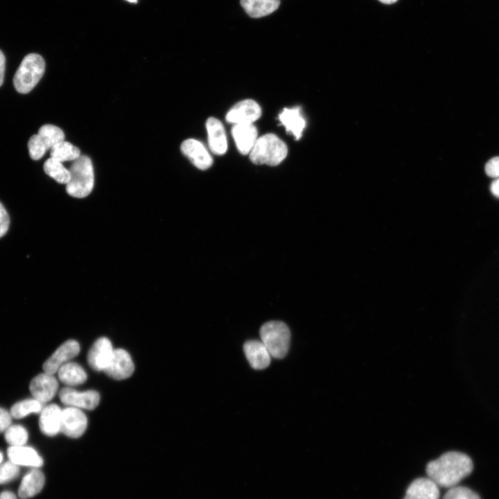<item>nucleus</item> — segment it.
<instances>
[{
    "label": "nucleus",
    "instance_id": "obj_1",
    "mask_svg": "<svg viewBox=\"0 0 499 499\" xmlns=\"http://www.w3.org/2000/svg\"><path fill=\"white\" fill-rule=\"evenodd\" d=\"M471 459L460 452L450 451L430 462L426 473L439 487L452 488L473 471Z\"/></svg>",
    "mask_w": 499,
    "mask_h": 499
},
{
    "label": "nucleus",
    "instance_id": "obj_2",
    "mask_svg": "<svg viewBox=\"0 0 499 499\" xmlns=\"http://www.w3.org/2000/svg\"><path fill=\"white\" fill-rule=\"evenodd\" d=\"M70 180L66 191L72 197L85 198L91 192L94 184V168L91 159L80 155L73 161L69 169Z\"/></svg>",
    "mask_w": 499,
    "mask_h": 499
},
{
    "label": "nucleus",
    "instance_id": "obj_3",
    "mask_svg": "<svg viewBox=\"0 0 499 499\" xmlns=\"http://www.w3.org/2000/svg\"><path fill=\"white\" fill-rule=\"evenodd\" d=\"M288 148L277 135L270 133L257 139L250 152V159L255 164L277 166L286 157Z\"/></svg>",
    "mask_w": 499,
    "mask_h": 499
},
{
    "label": "nucleus",
    "instance_id": "obj_4",
    "mask_svg": "<svg viewBox=\"0 0 499 499\" xmlns=\"http://www.w3.org/2000/svg\"><path fill=\"white\" fill-rule=\"evenodd\" d=\"M45 71V62L37 53H29L22 60L14 78L15 89L21 94L30 92L37 84Z\"/></svg>",
    "mask_w": 499,
    "mask_h": 499
},
{
    "label": "nucleus",
    "instance_id": "obj_5",
    "mask_svg": "<svg viewBox=\"0 0 499 499\" xmlns=\"http://www.w3.org/2000/svg\"><path fill=\"white\" fill-rule=\"evenodd\" d=\"M261 341L265 346L272 357L281 359L288 351L290 331L283 322L270 321L260 329Z\"/></svg>",
    "mask_w": 499,
    "mask_h": 499
},
{
    "label": "nucleus",
    "instance_id": "obj_6",
    "mask_svg": "<svg viewBox=\"0 0 499 499\" xmlns=\"http://www.w3.org/2000/svg\"><path fill=\"white\" fill-rule=\"evenodd\" d=\"M87 426V419L79 408L68 406L62 410L60 432L71 438L83 435Z\"/></svg>",
    "mask_w": 499,
    "mask_h": 499
},
{
    "label": "nucleus",
    "instance_id": "obj_7",
    "mask_svg": "<svg viewBox=\"0 0 499 499\" xmlns=\"http://www.w3.org/2000/svg\"><path fill=\"white\" fill-rule=\"evenodd\" d=\"M59 398L66 405L90 410L96 408L100 401L99 394L95 390L80 392L71 387L62 389Z\"/></svg>",
    "mask_w": 499,
    "mask_h": 499
},
{
    "label": "nucleus",
    "instance_id": "obj_8",
    "mask_svg": "<svg viewBox=\"0 0 499 499\" xmlns=\"http://www.w3.org/2000/svg\"><path fill=\"white\" fill-rule=\"evenodd\" d=\"M78 342L69 340L62 344L43 364L44 372L54 374L63 365L69 362L80 352Z\"/></svg>",
    "mask_w": 499,
    "mask_h": 499
},
{
    "label": "nucleus",
    "instance_id": "obj_9",
    "mask_svg": "<svg viewBox=\"0 0 499 499\" xmlns=\"http://www.w3.org/2000/svg\"><path fill=\"white\" fill-rule=\"evenodd\" d=\"M134 370V363L128 352L123 349H116L103 371L110 378L119 380L129 378Z\"/></svg>",
    "mask_w": 499,
    "mask_h": 499
},
{
    "label": "nucleus",
    "instance_id": "obj_10",
    "mask_svg": "<svg viewBox=\"0 0 499 499\" xmlns=\"http://www.w3.org/2000/svg\"><path fill=\"white\" fill-rule=\"evenodd\" d=\"M261 109L259 105L252 99L241 100L234 105L226 115L229 123H252L260 118Z\"/></svg>",
    "mask_w": 499,
    "mask_h": 499
},
{
    "label": "nucleus",
    "instance_id": "obj_11",
    "mask_svg": "<svg viewBox=\"0 0 499 499\" xmlns=\"http://www.w3.org/2000/svg\"><path fill=\"white\" fill-rule=\"evenodd\" d=\"M29 389L35 399L44 403L54 397L58 389V383L53 374L44 372L32 379Z\"/></svg>",
    "mask_w": 499,
    "mask_h": 499
},
{
    "label": "nucleus",
    "instance_id": "obj_12",
    "mask_svg": "<svg viewBox=\"0 0 499 499\" xmlns=\"http://www.w3.org/2000/svg\"><path fill=\"white\" fill-rule=\"evenodd\" d=\"M114 349L110 340L102 337L95 341L87 353V362L96 371H104L112 356Z\"/></svg>",
    "mask_w": 499,
    "mask_h": 499
},
{
    "label": "nucleus",
    "instance_id": "obj_13",
    "mask_svg": "<svg viewBox=\"0 0 499 499\" xmlns=\"http://www.w3.org/2000/svg\"><path fill=\"white\" fill-rule=\"evenodd\" d=\"M180 149L198 168L206 170L211 166L212 157L199 141L194 139H186L182 143Z\"/></svg>",
    "mask_w": 499,
    "mask_h": 499
},
{
    "label": "nucleus",
    "instance_id": "obj_14",
    "mask_svg": "<svg viewBox=\"0 0 499 499\" xmlns=\"http://www.w3.org/2000/svg\"><path fill=\"white\" fill-rule=\"evenodd\" d=\"M231 134L237 148L242 155L250 152L257 140V129L252 123L235 124Z\"/></svg>",
    "mask_w": 499,
    "mask_h": 499
},
{
    "label": "nucleus",
    "instance_id": "obj_15",
    "mask_svg": "<svg viewBox=\"0 0 499 499\" xmlns=\"http://www.w3.org/2000/svg\"><path fill=\"white\" fill-rule=\"evenodd\" d=\"M243 350L249 363L255 369H263L270 363L271 355L261 341L248 340Z\"/></svg>",
    "mask_w": 499,
    "mask_h": 499
},
{
    "label": "nucleus",
    "instance_id": "obj_16",
    "mask_svg": "<svg viewBox=\"0 0 499 499\" xmlns=\"http://www.w3.org/2000/svg\"><path fill=\"white\" fill-rule=\"evenodd\" d=\"M439 487L428 477L414 480L403 499H439Z\"/></svg>",
    "mask_w": 499,
    "mask_h": 499
},
{
    "label": "nucleus",
    "instance_id": "obj_17",
    "mask_svg": "<svg viewBox=\"0 0 499 499\" xmlns=\"http://www.w3.org/2000/svg\"><path fill=\"white\" fill-rule=\"evenodd\" d=\"M206 126L211 150L215 155H224L227 151V143L223 125L218 119L210 117L207 121Z\"/></svg>",
    "mask_w": 499,
    "mask_h": 499
},
{
    "label": "nucleus",
    "instance_id": "obj_18",
    "mask_svg": "<svg viewBox=\"0 0 499 499\" xmlns=\"http://www.w3.org/2000/svg\"><path fill=\"white\" fill-rule=\"evenodd\" d=\"M9 460L18 466L39 468L43 464V459L33 448L23 446H10L7 450Z\"/></svg>",
    "mask_w": 499,
    "mask_h": 499
},
{
    "label": "nucleus",
    "instance_id": "obj_19",
    "mask_svg": "<svg viewBox=\"0 0 499 499\" xmlns=\"http://www.w3.org/2000/svg\"><path fill=\"white\" fill-rule=\"evenodd\" d=\"M62 410L56 404H51L40 412L39 425L47 436H55L60 432Z\"/></svg>",
    "mask_w": 499,
    "mask_h": 499
},
{
    "label": "nucleus",
    "instance_id": "obj_20",
    "mask_svg": "<svg viewBox=\"0 0 499 499\" xmlns=\"http://www.w3.org/2000/svg\"><path fill=\"white\" fill-rule=\"evenodd\" d=\"M45 482L43 473L34 468L23 478L18 490V495L22 499L31 498L41 491Z\"/></svg>",
    "mask_w": 499,
    "mask_h": 499
},
{
    "label": "nucleus",
    "instance_id": "obj_21",
    "mask_svg": "<svg viewBox=\"0 0 499 499\" xmlns=\"http://www.w3.org/2000/svg\"><path fill=\"white\" fill-rule=\"evenodd\" d=\"M279 119L288 132L292 133L295 139H299L306 125V121L301 115L300 107L284 108L279 115Z\"/></svg>",
    "mask_w": 499,
    "mask_h": 499
},
{
    "label": "nucleus",
    "instance_id": "obj_22",
    "mask_svg": "<svg viewBox=\"0 0 499 499\" xmlns=\"http://www.w3.org/2000/svg\"><path fill=\"white\" fill-rule=\"evenodd\" d=\"M240 3L250 17L259 18L275 11L280 0H240Z\"/></svg>",
    "mask_w": 499,
    "mask_h": 499
},
{
    "label": "nucleus",
    "instance_id": "obj_23",
    "mask_svg": "<svg viewBox=\"0 0 499 499\" xmlns=\"http://www.w3.org/2000/svg\"><path fill=\"white\" fill-rule=\"evenodd\" d=\"M57 372L60 380L69 386L81 385L87 377L84 369L76 362H69L60 367Z\"/></svg>",
    "mask_w": 499,
    "mask_h": 499
},
{
    "label": "nucleus",
    "instance_id": "obj_24",
    "mask_svg": "<svg viewBox=\"0 0 499 499\" xmlns=\"http://www.w3.org/2000/svg\"><path fill=\"white\" fill-rule=\"evenodd\" d=\"M51 157L61 162L74 161L80 156L78 148L68 141H61L51 148Z\"/></svg>",
    "mask_w": 499,
    "mask_h": 499
},
{
    "label": "nucleus",
    "instance_id": "obj_25",
    "mask_svg": "<svg viewBox=\"0 0 499 499\" xmlns=\"http://www.w3.org/2000/svg\"><path fill=\"white\" fill-rule=\"evenodd\" d=\"M43 168L46 175L58 183L67 184L70 180L69 170L60 161L50 157L45 161Z\"/></svg>",
    "mask_w": 499,
    "mask_h": 499
},
{
    "label": "nucleus",
    "instance_id": "obj_26",
    "mask_svg": "<svg viewBox=\"0 0 499 499\" xmlns=\"http://www.w3.org/2000/svg\"><path fill=\"white\" fill-rule=\"evenodd\" d=\"M37 134L44 142L47 150H51L55 144L64 140L63 131L58 126L51 124H46L41 126Z\"/></svg>",
    "mask_w": 499,
    "mask_h": 499
},
{
    "label": "nucleus",
    "instance_id": "obj_27",
    "mask_svg": "<svg viewBox=\"0 0 499 499\" xmlns=\"http://www.w3.org/2000/svg\"><path fill=\"white\" fill-rule=\"evenodd\" d=\"M42 404L35 399L21 401L12 405L10 414L15 419H21L30 413L40 412L42 410Z\"/></svg>",
    "mask_w": 499,
    "mask_h": 499
},
{
    "label": "nucleus",
    "instance_id": "obj_28",
    "mask_svg": "<svg viewBox=\"0 0 499 499\" xmlns=\"http://www.w3.org/2000/svg\"><path fill=\"white\" fill-rule=\"evenodd\" d=\"M27 430L20 425H12L5 431V439L12 446H23L28 440Z\"/></svg>",
    "mask_w": 499,
    "mask_h": 499
},
{
    "label": "nucleus",
    "instance_id": "obj_29",
    "mask_svg": "<svg viewBox=\"0 0 499 499\" xmlns=\"http://www.w3.org/2000/svg\"><path fill=\"white\" fill-rule=\"evenodd\" d=\"M28 148L30 157L33 160L41 159L47 150L46 146L38 134H33L29 139Z\"/></svg>",
    "mask_w": 499,
    "mask_h": 499
},
{
    "label": "nucleus",
    "instance_id": "obj_30",
    "mask_svg": "<svg viewBox=\"0 0 499 499\" xmlns=\"http://www.w3.org/2000/svg\"><path fill=\"white\" fill-rule=\"evenodd\" d=\"M443 499H480V498L467 487L455 486L448 489Z\"/></svg>",
    "mask_w": 499,
    "mask_h": 499
},
{
    "label": "nucleus",
    "instance_id": "obj_31",
    "mask_svg": "<svg viewBox=\"0 0 499 499\" xmlns=\"http://www.w3.org/2000/svg\"><path fill=\"white\" fill-rule=\"evenodd\" d=\"M19 474V466L11 461L0 465V484L13 480Z\"/></svg>",
    "mask_w": 499,
    "mask_h": 499
},
{
    "label": "nucleus",
    "instance_id": "obj_32",
    "mask_svg": "<svg viewBox=\"0 0 499 499\" xmlns=\"http://www.w3.org/2000/svg\"><path fill=\"white\" fill-rule=\"evenodd\" d=\"M9 226V215L3 205L0 202V238L7 233Z\"/></svg>",
    "mask_w": 499,
    "mask_h": 499
},
{
    "label": "nucleus",
    "instance_id": "obj_33",
    "mask_svg": "<svg viewBox=\"0 0 499 499\" xmlns=\"http://www.w3.org/2000/svg\"><path fill=\"white\" fill-rule=\"evenodd\" d=\"M487 175L491 177H499V156L488 161L485 165Z\"/></svg>",
    "mask_w": 499,
    "mask_h": 499
},
{
    "label": "nucleus",
    "instance_id": "obj_34",
    "mask_svg": "<svg viewBox=\"0 0 499 499\" xmlns=\"http://www.w3.org/2000/svg\"><path fill=\"white\" fill-rule=\"evenodd\" d=\"M12 415L6 410L0 408V432L6 431V430L11 426Z\"/></svg>",
    "mask_w": 499,
    "mask_h": 499
},
{
    "label": "nucleus",
    "instance_id": "obj_35",
    "mask_svg": "<svg viewBox=\"0 0 499 499\" xmlns=\"http://www.w3.org/2000/svg\"><path fill=\"white\" fill-rule=\"evenodd\" d=\"M6 58L3 52L0 50V87L1 86L5 73Z\"/></svg>",
    "mask_w": 499,
    "mask_h": 499
},
{
    "label": "nucleus",
    "instance_id": "obj_36",
    "mask_svg": "<svg viewBox=\"0 0 499 499\" xmlns=\"http://www.w3.org/2000/svg\"><path fill=\"white\" fill-rule=\"evenodd\" d=\"M490 190L493 195L499 198V178L491 183Z\"/></svg>",
    "mask_w": 499,
    "mask_h": 499
},
{
    "label": "nucleus",
    "instance_id": "obj_37",
    "mask_svg": "<svg viewBox=\"0 0 499 499\" xmlns=\"http://www.w3.org/2000/svg\"><path fill=\"white\" fill-rule=\"evenodd\" d=\"M0 499H17L16 496L11 491H5L0 493Z\"/></svg>",
    "mask_w": 499,
    "mask_h": 499
},
{
    "label": "nucleus",
    "instance_id": "obj_38",
    "mask_svg": "<svg viewBox=\"0 0 499 499\" xmlns=\"http://www.w3.org/2000/svg\"><path fill=\"white\" fill-rule=\"evenodd\" d=\"M380 2L385 4H392L396 2L398 0H378Z\"/></svg>",
    "mask_w": 499,
    "mask_h": 499
},
{
    "label": "nucleus",
    "instance_id": "obj_39",
    "mask_svg": "<svg viewBox=\"0 0 499 499\" xmlns=\"http://www.w3.org/2000/svg\"><path fill=\"white\" fill-rule=\"evenodd\" d=\"M126 1H128V2H130V3H137V0H126Z\"/></svg>",
    "mask_w": 499,
    "mask_h": 499
},
{
    "label": "nucleus",
    "instance_id": "obj_40",
    "mask_svg": "<svg viewBox=\"0 0 499 499\" xmlns=\"http://www.w3.org/2000/svg\"><path fill=\"white\" fill-rule=\"evenodd\" d=\"M2 459H3V455H2V453L0 452V464H1V462H2Z\"/></svg>",
    "mask_w": 499,
    "mask_h": 499
}]
</instances>
